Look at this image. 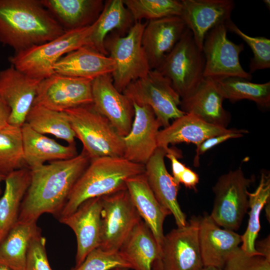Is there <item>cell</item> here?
<instances>
[{
  "mask_svg": "<svg viewBox=\"0 0 270 270\" xmlns=\"http://www.w3.org/2000/svg\"><path fill=\"white\" fill-rule=\"evenodd\" d=\"M84 150L75 157L30 170L31 180L18 222H37L44 214L59 216L78 178L90 162Z\"/></svg>",
  "mask_w": 270,
  "mask_h": 270,
  "instance_id": "1",
  "label": "cell"
},
{
  "mask_svg": "<svg viewBox=\"0 0 270 270\" xmlns=\"http://www.w3.org/2000/svg\"><path fill=\"white\" fill-rule=\"evenodd\" d=\"M64 32L40 0H0V42L15 52L52 40Z\"/></svg>",
  "mask_w": 270,
  "mask_h": 270,
  "instance_id": "2",
  "label": "cell"
},
{
  "mask_svg": "<svg viewBox=\"0 0 270 270\" xmlns=\"http://www.w3.org/2000/svg\"><path fill=\"white\" fill-rule=\"evenodd\" d=\"M144 164L124 157L104 156L91 160L76 182L57 218L68 216L86 200L126 189V181L144 172Z\"/></svg>",
  "mask_w": 270,
  "mask_h": 270,
  "instance_id": "3",
  "label": "cell"
},
{
  "mask_svg": "<svg viewBox=\"0 0 270 270\" xmlns=\"http://www.w3.org/2000/svg\"><path fill=\"white\" fill-rule=\"evenodd\" d=\"M76 137L90 160L104 156L123 157L122 138L92 103L64 111Z\"/></svg>",
  "mask_w": 270,
  "mask_h": 270,
  "instance_id": "4",
  "label": "cell"
},
{
  "mask_svg": "<svg viewBox=\"0 0 270 270\" xmlns=\"http://www.w3.org/2000/svg\"><path fill=\"white\" fill-rule=\"evenodd\" d=\"M94 23L88 26L65 31L57 38L16 52L8 58L11 65L33 78L42 80L54 74V66L64 56L88 44Z\"/></svg>",
  "mask_w": 270,
  "mask_h": 270,
  "instance_id": "5",
  "label": "cell"
},
{
  "mask_svg": "<svg viewBox=\"0 0 270 270\" xmlns=\"http://www.w3.org/2000/svg\"><path fill=\"white\" fill-rule=\"evenodd\" d=\"M146 22H136L124 36L112 32L104 40L108 56L115 63L111 74L113 84L120 92L132 82L145 77L150 70L142 43Z\"/></svg>",
  "mask_w": 270,
  "mask_h": 270,
  "instance_id": "6",
  "label": "cell"
},
{
  "mask_svg": "<svg viewBox=\"0 0 270 270\" xmlns=\"http://www.w3.org/2000/svg\"><path fill=\"white\" fill-rule=\"evenodd\" d=\"M204 54L196 44L192 32L187 28L156 70L170 80L183 100L193 94L204 80Z\"/></svg>",
  "mask_w": 270,
  "mask_h": 270,
  "instance_id": "7",
  "label": "cell"
},
{
  "mask_svg": "<svg viewBox=\"0 0 270 270\" xmlns=\"http://www.w3.org/2000/svg\"><path fill=\"white\" fill-rule=\"evenodd\" d=\"M122 94L132 104L150 106L164 128L171 119L186 114L180 109L181 98L171 81L156 70H150L145 77L130 82Z\"/></svg>",
  "mask_w": 270,
  "mask_h": 270,
  "instance_id": "8",
  "label": "cell"
},
{
  "mask_svg": "<svg viewBox=\"0 0 270 270\" xmlns=\"http://www.w3.org/2000/svg\"><path fill=\"white\" fill-rule=\"evenodd\" d=\"M252 182L240 168L218 178L212 188L214 199L210 215L217 225L232 231L240 228L249 207L248 189Z\"/></svg>",
  "mask_w": 270,
  "mask_h": 270,
  "instance_id": "9",
  "label": "cell"
},
{
  "mask_svg": "<svg viewBox=\"0 0 270 270\" xmlns=\"http://www.w3.org/2000/svg\"><path fill=\"white\" fill-rule=\"evenodd\" d=\"M102 230L99 248L118 252L142 220L126 188L101 196Z\"/></svg>",
  "mask_w": 270,
  "mask_h": 270,
  "instance_id": "10",
  "label": "cell"
},
{
  "mask_svg": "<svg viewBox=\"0 0 270 270\" xmlns=\"http://www.w3.org/2000/svg\"><path fill=\"white\" fill-rule=\"evenodd\" d=\"M227 32L225 23H222L206 34L202 48L205 59L204 77L218 80L238 76L251 80L252 75L244 70L240 61L244 46L229 40Z\"/></svg>",
  "mask_w": 270,
  "mask_h": 270,
  "instance_id": "11",
  "label": "cell"
},
{
  "mask_svg": "<svg viewBox=\"0 0 270 270\" xmlns=\"http://www.w3.org/2000/svg\"><path fill=\"white\" fill-rule=\"evenodd\" d=\"M200 219L164 235L161 254L152 270H200L204 266L198 241Z\"/></svg>",
  "mask_w": 270,
  "mask_h": 270,
  "instance_id": "12",
  "label": "cell"
},
{
  "mask_svg": "<svg viewBox=\"0 0 270 270\" xmlns=\"http://www.w3.org/2000/svg\"><path fill=\"white\" fill-rule=\"evenodd\" d=\"M92 80L54 73L40 81L33 105L64 112L92 104Z\"/></svg>",
  "mask_w": 270,
  "mask_h": 270,
  "instance_id": "13",
  "label": "cell"
},
{
  "mask_svg": "<svg viewBox=\"0 0 270 270\" xmlns=\"http://www.w3.org/2000/svg\"><path fill=\"white\" fill-rule=\"evenodd\" d=\"M92 104L96 110L107 118L121 137L130 132L134 109L130 100L114 87L111 74L92 80Z\"/></svg>",
  "mask_w": 270,
  "mask_h": 270,
  "instance_id": "14",
  "label": "cell"
},
{
  "mask_svg": "<svg viewBox=\"0 0 270 270\" xmlns=\"http://www.w3.org/2000/svg\"><path fill=\"white\" fill-rule=\"evenodd\" d=\"M41 80L12 65L0 71V97L10 109L9 124L21 127L25 123Z\"/></svg>",
  "mask_w": 270,
  "mask_h": 270,
  "instance_id": "15",
  "label": "cell"
},
{
  "mask_svg": "<svg viewBox=\"0 0 270 270\" xmlns=\"http://www.w3.org/2000/svg\"><path fill=\"white\" fill-rule=\"evenodd\" d=\"M101 197L88 199L73 212L58 220L70 227L76 239V266L100 244L102 230Z\"/></svg>",
  "mask_w": 270,
  "mask_h": 270,
  "instance_id": "16",
  "label": "cell"
},
{
  "mask_svg": "<svg viewBox=\"0 0 270 270\" xmlns=\"http://www.w3.org/2000/svg\"><path fill=\"white\" fill-rule=\"evenodd\" d=\"M132 104L134 116L129 133L122 138L123 157L145 165L158 148L157 136L162 126L150 106Z\"/></svg>",
  "mask_w": 270,
  "mask_h": 270,
  "instance_id": "17",
  "label": "cell"
},
{
  "mask_svg": "<svg viewBox=\"0 0 270 270\" xmlns=\"http://www.w3.org/2000/svg\"><path fill=\"white\" fill-rule=\"evenodd\" d=\"M180 18L192 32L195 43L202 51L207 33L230 18L234 8L232 0H181Z\"/></svg>",
  "mask_w": 270,
  "mask_h": 270,
  "instance_id": "18",
  "label": "cell"
},
{
  "mask_svg": "<svg viewBox=\"0 0 270 270\" xmlns=\"http://www.w3.org/2000/svg\"><path fill=\"white\" fill-rule=\"evenodd\" d=\"M187 27L178 16L147 21L142 43L150 70H156L180 40Z\"/></svg>",
  "mask_w": 270,
  "mask_h": 270,
  "instance_id": "19",
  "label": "cell"
},
{
  "mask_svg": "<svg viewBox=\"0 0 270 270\" xmlns=\"http://www.w3.org/2000/svg\"><path fill=\"white\" fill-rule=\"evenodd\" d=\"M158 148L144 165L148 183L159 202L174 217L178 228L184 226L186 216L178 201L180 184L168 172L164 158L168 150Z\"/></svg>",
  "mask_w": 270,
  "mask_h": 270,
  "instance_id": "20",
  "label": "cell"
},
{
  "mask_svg": "<svg viewBox=\"0 0 270 270\" xmlns=\"http://www.w3.org/2000/svg\"><path fill=\"white\" fill-rule=\"evenodd\" d=\"M198 241L204 266L224 268L242 238L234 231L220 228L206 215L200 219Z\"/></svg>",
  "mask_w": 270,
  "mask_h": 270,
  "instance_id": "21",
  "label": "cell"
},
{
  "mask_svg": "<svg viewBox=\"0 0 270 270\" xmlns=\"http://www.w3.org/2000/svg\"><path fill=\"white\" fill-rule=\"evenodd\" d=\"M126 185L134 205L156 240L160 256L164 236V222L166 218L171 214L155 197L144 172L128 178Z\"/></svg>",
  "mask_w": 270,
  "mask_h": 270,
  "instance_id": "22",
  "label": "cell"
},
{
  "mask_svg": "<svg viewBox=\"0 0 270 270\" xmlns=\"http://www.w3.org/2000/svg\"><path fill=\"white\" fill-rule=\"evenodd\" d=\"M238 129L228 128L208 124L192 114H185L172 124L160 130L157 136L158 148L168 150L169 144L192 143L198 147L206 140Z\"/></svg>",
  "mask_w": 270,
  "mask_h": 270,
  "instance_id": "23",
  "label": "cell"
},
{
  "mask_svg": "<svg viewBox=\"0 0 270 270\" xmlns=\"http://www.w3.org/2000/svg\"><path fill=\"white\" fill-rule=\"evenodd\" d=\"M114 68L110 57L86 45L66 54L54 66L55 74L91 80L112 74Z\"/></svg>",
  "mask_w": 270,
  "mask_h": 270,
  "instance_id": "24",
  "label": "cell"
},
{
  "mask_svg": "<svg viewBox=\"0 0 270 270\" xmlns=\"http://www.w3.org/2000/svg\"><path fill=\"white\" fill-rule=\"evenodd\" d=\"M224 100L214 81L204 78L193 94L181 100L180 108L186 114L196 115L208 124L227 128L230 114L223 108Z\"/></svg>",
  "mask_w": 270,
  "mask_h": 270,
  "instance_id": "25",
  "label": "cell"
},
{
  "mask_svg": "<svg viewBox=\"0 0 270 270\" xmlns=\"http://www.w3.org/2000/svg\"><path fill=\"white\" fill-rule=\"evenodd\" d=\"M64 31L87 27L98 20L104 6L102 0H40Z\"/></svg>",
  "mask_w": 270,
  "mask_h": 270,
  "instance_id": "26",
  "label": "cell"
},
{
  "mask_svg": "<svg viewBox=\"0 0 270 270\" xmlns=\"http://www.w3.org/2000/svg\"><path fill=\"white\" fill-rule=\"evenodd\" d=\"M24 156L30 170L54 162L73 158L78 154L75 144L64 146L32 129L26 123L21 127Z\"/></svg>",
  "mask_w": 270,
  "mask_h": 270,
  "instance_id": "27",
  "label": "cell"
},
{
  "mask_svg": "<svg viewBox=\"0 0 270 270\" xmlns=\"http://www.w3.org/2000/svg\"><path fill=\"white\" fill-rule=\"evenodd\" d=\"M31 170L25 168L6 176L0 198V242L18 222L22 202L30 186Z\"/></svg>",
  "mask_w": 270,
  "mask_h": 270,
  "instance_id": "28",
  "label": "cell"
},
{
  "mask_svg": "<svg viewBox=\"0 0 270 270\" xmlns=\"http://www.w3.org/2000/svg\"><path fill=\"white\" fill-rule=\"evenodd\" d=\"M134 24L130 12L122 0H106L86 46L108 56L104 46L106 36L112 32L122 36L126 35Z\"/></svg>",
  "mask_w": 270,
  "mask_h": 270,
  "instance_id": "29",
  "label": "cell"
},
{
  "mask_svg": "<svg viewBox=\"0 0 270 270\" xmlns=\"http://www.w3.org/2000/svg\"><path fill=\"white\" fill-rule=\"evenodd\" d=\"M119 252L134 270H152L160 253L150 230L142 220L122 244Z\"/></svg>",
  "mask_w": 270,
  "mask_h": 270,
  "instance_id": "30",
  "label": "cell"
},
{
  "mask_svg": "<svg viewBox=\"0 0 270 270\" xmlns=\"http://www.w3.org/2000/svg\"><path fill=\"white\" fill-rule=\"evenodd\" d=\"M40 232L36 222H17L0 242V264L10 270H26L30 244Z\"/></svg>",
  "mask_w": 270,
  "mask_h": 270,
  "instance_id": "31",
  "label": "cell"
},
{
  "mask_svg": "<svg viewBox=\"0 0 270 270\" xmlns=\"http://www.w3.org/2000/svg\"><path fill=\"white\" fill-rule=\"evenodd\" d=\"M213 80L224 100L231 102L248 100L254 102L261 108L270 107V82L256 84L238 76Z\"/></svg>",
  "mask_w": 270,
  "mask_h": 270,
  "instance_id": "32",
  "label": "cell"
},
{
  "mask_svg": "<svg viewBox=\"0 0 270 270\" xmlns=\"http://www.w3.org/2000/svg\"><path fill=\"white\" fill-rule=\"evenodd\" d=\"M25 122L38 133L50 134L64 140L68 144H75L76 134L65 112L33 105Z\"/></svg>",
  "mask_w": 270,
  "mask_h": 270,
  "instance_id": "33",
  "label": "cell"
},
{
  "mask_svg": "<svg viewBox=\"0 0 270 270\" xmlns=\"http://www.w3.org/2000/svg\"><path fill=\"white\" fill-rule=\"evenodd\" d=\"M249 220L244 234L242 236L240 248L246 254L262 256L255 248L256 240L260 229V214L270 196V175L262 173L259 184L253 192H248Z\"/></svg>",
  "mask_w": 270,
  "mask_h": 270,
  "instance_id": "34",
  "label": "cell"
},
{
  "mask_svg": "<svg viewBox=\"0 0 270 270\" xmlns=\"http://www.w3.org/2000/svg\"><path fill=\"white\" fill-rule=\"evenodd\" d=\"M21 127L8 124L0 130V173L6 176L28 168L24 160Z\"/></svg>",
  "mask_w": 270,
  "mask_h": 270,
  "instance_id": "35",
  "label": "cell"
},
{
  "mask_svg": "<svg viewBox=\"0 0 270 270\" xmlns=\"http://www.w3.org/2000/svg\"><path fill=\"white\" fill-rule=\"evenodd\" d=\"M136 22L164 18L180 16L182 10L178 0H122Z\"/></svg>",
  "mask_w": 270,
  "mask_h": 270,
  "instance_id": "36",
  "label": "cell"
},
{
  "mask_svg": "<svg viewBox=\"0 0 270 270\" xmlns=\"http://www.w3.org/2000/svg\"><path fill=\"white\" fill-rule=\"evenodd\" d=\"M228 31L239 36L250 47L254 54L250 64V72L270 68V40L264 36L252 37L242 32L231 20L225 22Z\"/></svg>",
  "mask_w": 270,
  "mask_h": 270,
  "instance_id": "37",
  "label": "cell"
},
{
  "mask_svg": "<svg viewBox=\"0 0 270 270\" xmlns=\"http://www.w3.org/2000/svg\"><path fill=\"white\" fill-rule=\"evenodd\" d=\"M120 267L131 268L118 251H106L98 247L90 252L79 266L69 270H112Z\"/></svg>",
  "mask_w": 270,
  "mask_h": 270,
  "instance_id": "38",
  "label": "cell"
},
{
  "mask_svg": "<svg viewBox=\"0 0 270 270\" xmlns=\"http://www.w3.org/2000/svg\"><path fill=\"white\" fill-rule=\"evenodd\" d=\"M224 270H270V260L260 255L251 256L240 248L226 262Z\"/></svg>",
  "mask_w": 270,
  "mask_h": 270,
  "instance_id": "39",
  "label": "cell"
},
{
  "mask_svg": "<svg viewBox=\"0 0 270 270\" xmlns=\"http://www.w3.org/2000/svg\"><path fill=\"white\" fill-rule=\"evenodd\" d=\"M46 239L38 234L31 240L26 256V270H52L48 258Z\"/></svg>",
  "mask_w": 270,
  "mask_h": 270,
  "instance_id": "40",
  "label": "cell"
},
{
  "mask_svg": "<svg viewBox=\"0 0 270 270\" xmlns=\"http://www.w3.org/2000/svg\"><path fill=\"white\" fill-rule=\"evenodd\" d=\"M248 133L247 130L238 129L234 132L218 135L206 140L196 148V154L194 160V166L196 167L199 166L200 156L208 150L228 140L241 138Z\"/></svg>",
  "mask_w": 270,
  "mask_h": 270,
  "instance_id": "41",
  "label": "cell"
},
{
  "mask_svg": "<svg viewBox=\"0 0 270 270\" xmlns=\"http://www.w3.org/2000/svg\"><path fill=\"white\" fill-rule=\"evenodd\" d=\"M177 182L184 184L186 188L196 190V186L199 182L198 175L188 167H186L180 174Z\"/></svg>",
  "mask_w": 270,
  "mask_h": 270,
  "instance_id": "42",
  "label": "cell"
},
{
  "mask_svg": "<svg viewBox=\"0 0 270 270\" xmlns=\"http://www.w3.org/2000/svg\"><path fill=\"white\" fill-rule=\"evenodd\" d=\"M10 112V107L0 97V130L9 124Z\"/></svg>",
  "mask_w": 270,
  "mask_h": 270,
  "instance_id": "43",
  "label": "cell"
},
{
  "mask_svg": "<svg viewBox=\"0 0 270 270\" xmlns=\"http://www.w3.org/2000/svg\"><path fill=\"white\" fill-rule=\"evenodd\" d=\"M255 248L256 250L261 254L262 256L270 260L269 236L266 238L256 244V246H255Z\"/></svg>",
  "mask_w": 270,
  "mask_h": 270,
  "instance_id": "44",
  "label": "cell"
},
{
  "mask_svg": "<svg viewBox=\"0 0 270 270\" xmlns=\"http://www.w3.org/2000/svg\"><path fill=\"white\" fill-rule=\"evenodd\" d=\"M200 270H224V269L212 266H204Z\"/></svg>",
  "mask_w": 270,
  "mask_h": 270,
  "instance_id": "45",
  "label": "cell"
},
{
  "mask_svg": "<svg viewBox=\"0 0 270 270\" xmlns=\"http://www.w3.org/2000/svg\"><path fill=\"white\" fill-rule=\"evenodd\" d=\"M6 176L0 173V192H1V190H0V184L1 182L4 180H5V178H6Z\"/></svg>",
  "mask_w": 270,
  "mask_h": 270,
  "instance_id": "46",
  "label": "cell"
},
{
  "mask_svg": "<svg viewBox=\"0 0 270 270\" xmlns=\"http://www.w3.org/2000/svg\"><path fill=\"white\" fill-rule=\"evenodd\" d=\"M264 4H265L266 6L267 7L268 10H270V0H263Z\"/></svg>",
  "mask_w": 270,
  "mask_h": 270,
  "instance_id": "47",
  "label": "cell"
},
{
  "mask_svg": "<svg viewBox=\"0 0 270 270\" xmlns=\"http://www.w3.org/2000/svg\"><path fill=\"white\" fill-rule=\"evenodd\" d=\"M0 270H10L6 266L0 264Z\"/></svg>",
  "mask_w": 270,
  "mask_h": 270,
  "instance_id": "48",
  "label": "cell"
},
{
  "mask_svg": "<svg viewBox=\"0 0 270 270\" xmlns=\"http://www.w3.org/2000/svg\"><path fill=\"white\" fill-rule=\"evenodd\" d=\"M129 269L126 268H116L113 269L112 270H128Z\"/></svg>",
  "mask_w": 270,
  "mask_h": 270,
  "instance_id": "49",
  "label": "cell"
}]
</instances>
